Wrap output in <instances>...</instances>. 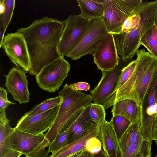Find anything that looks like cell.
Segmentation results:
<instances>
[{
	"mask_svg": "<svg viewBox=\"0 0 157 157\" xmlns=\"http://www.w3.org/2000/svg\"><path fill=\"white\" fill-rule=\"evenodd\" d=\"M62 100V98L59 95L47 99L41 103L35 106L30 111L25 113L21 118H24L44 113L60 105Z\"/></svg>",
	"mask_w": 157,
	"mask_h": 157,
	"instance_id": "obj_26",
	"label": "cell"
},
{
	"mask_svg": "<svg viewBox=\"0 0 157 157\" xmlns=\"http://www.w3.org/2000/svg\"><path fill=\"white\" fill-rule=\"evenodd\" d=\"M7 93L3 87L0 88V112L7 108L9 104L15 103L9 101L7 98Z\"/></svg>",
	"mask_w": 157,
	"mask_h": 157,
	"instance_id": "obj_32",
	"label": "cell"
},
{
	"mask_svg": "<svg viewBox=\"0 0 157 157\" xmlns=\"http://www.w3.org/2000/svg\"><path fill=\"white\" fill-rule=\"evenodd\" d=\"M109 122L112 125L119 140L131 124L129 120L119 115L113 116Z\"/></svg>",
	"mask_w": 157,
	"mask_h": 157,
	"instance_id": "obj_28",
	"label": "cell"
},
{
	"mask_svg": "<svg viewBox=\"0 0 157 157\" xmlns=\"http://www.w3.org/2000/svg\"><path fill=\"white\" fill-rule=\"evenodd\" d=\"M60 105L39 114L21 118L16 127L22 131L33 135L43 134L53 124Z\"/></svg>",
	"mask_w": 157,
	"mask_h": 157,
	"instance_id": "obj_13",
	"label": "cell"
},
{
	"mask_svg": "<svg viewBox=\"0 0 157 157\" xmlns=\"http://www.w3.org/2000/svg\"><path fill=\"white\" fill-rule=\"evenodd\" d=\"M119 157H121L120 156H119Z\"/></svg>",
	"mask_w": 157,
	"mask_h": 157,
	"instance_id": "obj_45",
	"label": "cell"
},
{
	"mask_svg": "<svg viewBox=\"0 0 157 157\" xmlns=\"http://www.w3.org/2000/svg\"><path fill=\"white\" fill-rule=\"evenodd\" d=\"M5 31L3 24L0 22V47L3 40Z\"/></svg>",
	"mask_w": 157,
	"mask_h": 157,
	"instance_id": "obj_35",
	"label": "cell"
},
{
	"mask_svg": "<svg viewBox=\"0 0 157 157\" xmlns=\"http://www.w3.org/2000/svg\"><path fill=\"white\" fill-rule=\"evenodd\" d=\"M70 69L69 62L60 57L44 67L35 76L36 83L43 90L54 93L59 90Z\"/></svg>",
	"mask_w": 157,
	"mask_h": 157,
	"instance_id": "obj_7",
	"label": "cell"
},
{
	"mask_svg": "<svg viewBox=\"0 0 157 157\" xmlns=\"http://www.w3.org/2000/svg\"><path fill=\"white\" fill-rule=\"evenodd\" d=\"M10 121L4 109L0 113V157H3L12 149L10 135L13 128L10 126Z\"/></svg>",
	"mask_w": 157,
	"mask_h": 157,
	"instance_id": "obj_20",
	"label": "cell"
},
{
	"mask_svg": "<svg viewBox=\"0 0 157 157\" xmlns=\"http://www.w3.org/2000/svg\"><path fill=\"white\" fill-rule=\"evenodd\" d=\"M94 154L89 152L86 149L83 153L78 157H94Z\"/></svg>",
	"mask_w": 157,
	"mask_h": 157,
	"instance_id": "obj_36",
	"label": "cell"
},
{
	"mask_svg": "<svg viewBox=\"0 0 157 157\" xmlns=\"http://www.w3.org/2000/svg\"><path fill=\"white\" fill-rule=\"evenodd\" d=\"M91 21L80 15H70L63 21L65 25L58 47L60 57L64 58L73 49L89 29Z\"/></svg>",
	"mask_w": 157,
	"mask_h": 157,
	"instance_id": "obj_6",
	"label": "cell"
},
{
	"mask_svg": "<svg viewBox=\"0 0 157 157\" xmlns=\"http://www.w3.org/2000/svg\"><path fill=\"white\" fill-rule=\"evenodd\" d=\"M22 154L21 153L12 149L3 157H20Z\"/></svg>",
	"mask_w": 157,
	"mask_h": 157,
	"instance_id": "obj_34",
	"label": "cell"
},
{
	"mask_svg": "<svg viewBox=\"0 0 157 157\" xmlns=\"http://www.w3.org/2000/svg\"><path fill=\"white\" fill-rule=\"evenodd\" d=\"M136 55L134 71L126 82L103 105L105 109L126 99L142 105L157 73V58L144 48L139 50Z\"/></svg>",
	"mask_w": 157,
	"mask_h": 157,
	"instance_id": "obj_2",
	"label": "cell"
},
{
	"mask_svg": "<svg viewBox=\"0 0 157 157\" xmlns=\"http://www.w3.org/2000/svg\"><path fill=\"white\" fill-rule=\"evenodd\" d=\"M16 67L26 72L31 68L30 56L23 36L16 32L8 33L4 36L0 47Z\"/></svg>",
	"mask_w": 157,
	"mask_h": 157,
	"instance_id": "obj_9",
	"label": "cell"
},
{
	"mask_svg": "<svg viewBox=\"0 0 157 157\" xmlns=\"http://www.w3.org/2000/svg\"><path fill=\"white\" fill-rule=\"evenodd\" d=\"M62 98L56 118L52 127L45 134L50 144L68 120L81 108L92 103L90 94L76 90L66 84L58 93Z\"/></svg>",
	"mask_w": 157,
	"mask_h": 157,
	"instance_id": "obj_4",
	"label": "cell"
},
{
	"mask_svg": "<svg viewBox=\"0 0 157 157\" xmlns=\"http://www.w3.org/2000/svg\"><path fill=\"white\" fill-rule=\"evenodd\" d=\"M157 120V115H156V116L155 117V121L156 120Z\"/></svg>",
	"mask_w": 157,
	"mask_h": 157,
	"instance_id": "obj_43",
	"label": "cell"
},
{
	"mask_svg": "<svg viewBox=\"0 0 157 157\" xmlns=\"http://www.w3.org/2000/svg\"><path fill=\"white\" fill-rule=\"evenodd\" d=\"M99 125H94L81 137L69 143L50 157H67L85 148L86 144L90 138L98 137Z\"/></svg>",
	"mask_w": 157,
	"mask_h": 157,
	"instance_id": "obj_17",
	"label": "cell"
},
{
	"mask_svg": "<svg viewBox=\"0 0 157 157\" xmlns=\"http://www.w3.org/2000/svg\"><path fill=\"white\" fill-rule=\"evenodd\" d=\"M85 149L86 148L67 157H78L80 155H81Z\"/></svg>",
	"mask_w": 157,
	"mask_h": 157,
	"instance_id": "obj_40",
	"label": "cell"
},
{
	"mask_svg": "<svg viewBox=\"0 0 157 157\" xmlns=\"http://www.w3.org/2000/svg\"><path fill=\"white\" fill-rule=\"evenodd\" d=\"M94 157H108L102 148L99 151L94 154Z\"/></svg>",
	"mask_w": 157,
	"mask_h": 157,
	"instance_id": "obj_38",
	"label": "cell"
},
{
	"mask_svg": "<svg viewBox=\"0 0 157 157\" xmlns=\"http://www.w3.org/2000/svg\"><path fill=\"white\" fill-rule=\"evenodd\" d=\"M14 0H4L5 10L4 13L0 15V22L2 23L6 31L10 23L15 7Z\"/></svg>",
	"mask_w": 157,
	"mask_h": 157,
	"instance_id": "obj_29",
	"label": "cell"
},
{
	"mask_svg": "<svg viewBox=\"0 0 157 157\" xmlns=\"http://www.w3.org/2000/svg\"><path fill=\"white\" fill-rule=\"evenodd\" d=\"M140 7L141 18L138 26L129 32L113 35L118 54L124 61H130L136 55L142 38L155 23L157 16V0L143 2Z\"/></svg>",
	"mask_w": 157,
	"mask_h": 157,
	"instance_id": "obj_3",
	"label": "cell"
},
{
	"mask_svg": "<svg viewBox=\"0 0 157 157\" xmlns=\"http://www.w3.org/2000/svg\"><path fill=\"white\" fill-rule=\"evenodd\" d=\"M64 25L63 21L44 16L18 29L27 45L31 75L36 76L44 67L60 57L58 47Z\"/></svg>",
	"mask_w": 157,
	"mask_h": 157,
	"instance_id": "obj_1",
	"label": "cell"
},
{
	"mask_svg": "<svg viewBox=\"0 0 157 157\" xmlns=\"http://www.w3.org/2000/svg\"><path fill=\"white\" fill-rule=\"evenodd\" d=\"M141 106L140 130L144 140L152 141L157 114V73Z\"/></svg>",
	"mask_w": 157,
	"mask_h": 157,
	"instance_id": "obj_11",
	"label": "cell"
},
{
	"mask_svg": "<svg viewBox=\"0 0 157 157\" xmlns=\"http://www.w3.org/2000/svg\"><path fill=\"white\" fill-rule=\"evenodd\" d=\"M155 141L156 144V145L157 146V139L156 140H155Z\"/></svg>",
	"mask_w": 157,
	"mask_h": 157,
	"instance_id": "obj_42",
	"label": "cell"
},
{
	"mask_svg": "<svg viewBox=\"0 0 157 157\" xmlns=\"http://www.w3.org/2000/svg\"><path fill=\"white\" fill-rule=\"evenodd\" d=\"M111 112L113 116H122L133 123L140 120L141 106L132 100L124 99L114 104Z\"/></svg>",
	"mask_w": 157,
	"mask_h": 157,
	"instance_id": "obj_18",
	"label": "cell"
},
{
	"mask_svg": "<svg viewBox=\"0 0 157 157\" xmlns=\"http://www.w3.org/2000/svg\"><path fill=\"white\" fill-rule=\"evenodd\" d=\"M120 57L118 64L113 69L102 71V76L97 86L90 91L93 102L104 105L116 92L118 80L123 68L129 63Z\"/></svg>",
	"mask_w": 157,
	"mask_h": 157,
	"instance_id": "obj_10",
	"label": "cell"
},
{
	"mask_svg": "<svg viewBox=\"0 0 157 157\" xmlns=\"http://www.w3.org/2000/svg\"><path fill=\"white\" fill-rule=\"evenodd\" d=\"M25 71L17 67H13L6 77L5 86L11 94L14 100L19 104L26 103L30 100V93L28 89V81Z\"/></svg>",
	"mask_w": 157,
	"mask_h": 157,
	"instance_id": "obj_14",
	"label": "cell"
},
{
	"mask_svg": "<svg viewBox=\"0 0 157 157\" xmlns=\"http://www.w3.org/2000/svg\"><path fill=\"white\" fill-rule=\"evenodd\" d=\"M70 132L68 129L59 133L49 145L48 149L50 152L52 154L58 151L70 143Z\"/></svg>",
	"mask_w": 157,
	"mask_h": 157,
	"instance_id": "obj_27",
	"label": "cell"
},
{
	"mask_svg": "<svg viewBox=\"0 0 157 157\" xmlns=\"http://www.w3.org/2000/svg\"><path fill=\"white\" fill-rule=\"evenodd\" d=\"M155 23L157 27V16L156 18V20H155Z\"/></svg>",
	"mask_w": 157,
	"mask_h": 157,
	"instance_id": "obj_41",
	"label": "cell"
},
{
	"mask_svg": "<svg viewBox=\"0 0 157 157\" xmlns=\"http://www.w3.org/2000/svg\"><path fill=\"white\" fill-rule=\"evenodd\" d=\"M93 56L94 63L101 71L110 70L115 67L120 57L114 36L108 33L100 41Z\"/></svg>",
	"mask_w": 157,
	"mask_h": 157,
	"instance_id": "obj_12",
	"label": "cell"
},
{
	"mask_svg": "<svg viewBox=\"0 0 157 157\" xmlns=\"http://www.w3.org/2000/svg\"><path fill=\"white\" fill-rule=\"evenodd\" d=\"M108 33L102 18L92 21L81 40L66 56L77 60L86 55H93L102 39Z\"/></svg>",
	"mask_w": 157,
	"mask_h": 157,
	"instance_id": "obj_8",
	"label": "cell"
},
{
	"mask_svg": "<svg viewBox=\"0 0 157 157\" xmlns=\"http://www.w3.org/2000/svg\"><path fill=\"white\" fill-rule=\"evenodd\" d=\"M98 138L108 157H118L119 140L112 125L105 119L99 125Z\"/></svg>",
	"mask_w": 157,
	"mask_h": 157,
	"instance_id": "obj_16",
	"label": "cell"
},
{
	"mask_svg": "<svg viewBox=\"0 0 157 157\" xmlns=\"http://www.w3.org/2000/svg\"><path fill=\"white\" fill-rule=\"evenodd\" d=\"M140 45L145 47L149 52L157 58V27L155 23L144 34Z\"/></svg>",
	"mask_w": 157,
	"mask_h": 157,
	"instance_id": "obj_25",
	"label": "cell"
},
{
	"mask_svg": "<svg viewBox=\"0 0 157 157\" xmlns=\"http://www.w3.org/2000/svg\"><path fill=\"white\" fill-rule=\"evenodd\" d=\"M136 62V60H133L123 68L118 80L116 91L123 85L131 76L135 69Z\"/></svg>",
	"mask_w": 157,
	"mask_h": 157,
	"instance_id": "obj_30",
	"label": "cell"
},
{
	"mask_svg": "<svg viewBox=\"0 0 157 157\" xmlns=\"http://www.w3.org/2000/svg\"><path fill=\"white\" fill-rule=\"evenodd\" d=\"M155 157H157V154L155 155Z\"/></svg>",
	"mask_w": 157,
	"mask_h": 157,
	"instance_id": "obj_44",
	"label": "cell"
},
{
	"mask_svg": "<svg viewBox=\"0 0 157 157\" xmlns=\"http://www.w3.org/2000/svg\"><path fill=\"white\" fill-rule=\"evenodd\" d=\"M83 113L68 128L70 132V142L83 136L95 125L87 119Z\"/></svg>",
	"mask_w": 157,
	"mask_h": 157,
	"instance_id": "obj_23",
	"label": "cell"
},
{
	"mask_svg": "<svg viewBox=\"0 0 157 157\" xmlns=\"http://www.w3.org/2000/svg\"><path fill=\"white\" fill-rule=\"evenodd\" d=\"M101 143L98 137H93L87 141L85 148L86 150L93 153L99 151L102 148Z\"/></svg>",
	"mask_w": 157,
	"mask_h": 157,
	"instance_id": "obj_31",
	"label": "cell"
},
{
	"mask_svg": "<svg viewBox=\"0 0 157 157\" xmlns=\"http://www.w3.org/2000/svg\"><path fill=\"white\" fill-rule=\"evenodd\" d=\"M105 109L103 105L92 103L85 107L83 113L88 120L99 125L105 119Z\"/></svg>",
	"mask_w": 157,
	"mask_h": 157,
	"instance_id": "obj_24",
	"label": "cell"
},
{
	"mask_svg": "<svg viewBox=\"0 0 157 157\" xmlns=\"http://www.w3.org/2000/svg\"><path fill=\"white\" fill-rule=\"evenodd\" d=\"M69 86L72 88L78 91H88L90 90V85L86 82H79L73 84H71Z\"/></svg>",
	"mask_w": 157,
	"mask_h": 157,
	"instance_id": "obj_33",
	"label": "cell"
},
{
	"mask_svg": "<svg viewBox=\"0 0 157 157\" xmlns=\"http://www.w3.org/2000/svg\"><path fill=\"white\" fill-rule=\"evenodd\" d=\"M12 149L25 157H48L50 144L45 134L35 135L22 131L16 127L10 135Z\"/></svg>",
	"mask_w": 157,
	"mask_h": 157,
	"instance_id": "obj_5",
	"label": "cell"
},
{
	"mask_svg": "<svg viewBox=\"0 0 157 157\" xmlns=\"http://www.w3.org/2000/svg\"><path fill=\"white\" fill-rule=\"evenodd\" d=\"M143 138L140 130V121L131 123L119 140L120 155L131 144Z\"/></svg>",
	"mask_w": 157,
	"mask_h": 157,
	"instance_id": "obj_21",
	"label": "cell"
},
{
	"mask_svg": "<svg viewBox=\"0 0 157 157\" xmlns=\"http://www.w3.org/2000/svg\"><path fill=\"white\" fill-rule=\"evenodd\" d=\"M132 12L119 5L115 0H105L102 19L108 33L114 35L121 33L125 21Z\"/></svg>",
	"mask_w": 157,
	"mask_h": 157,
	"instance_id": "obj_15",
	"label": "cell"
},
{
	"mask_svg": "<svg viewBox=\"0 0 157 157\" xmlns=\"http://www.w3.org/2000/svg\"><path fill=\"white\" fill-rule=\"evenodd\" d=\"M153 137L154 140L157 139V120L155 121L154 126Z\"/></svg>",
	"mask_w": 157,
	"mask_h": 157,
	"instance_id": "obj_37",
	"label": "cell"
},
{
	"mask_svg": "<svg viewBox=\"0 0 157 157\" xmlns=\"http://www.w3.org/2000/svg\"><path fill=\"white\" fill-rule=\"evenodd\" d=\"M152 141L140 139L131 145L121 157H151V148Z\"/></svg>",
	"mask_w": 157,
	"mask_h": 157,
	"instance_id": "obj_22",
	"label": "cell"
},
{
	"mask_svg": "<svg viewBox=\"0 0 157 157\" xmlns=\"http://www.w3.org/2000/svg\"><path fill=\"white\" fill-rule=\"evenodd\" d=\"M82 17L91 21L103 16L105 0H77Z\"/></svg>",
	"mask_w": 157,
	"mask_h": 157,
	"instance_id": "obj_19",
	"label": "cell"
},
{
	"mask_svg": "<svg viewBox=\"0 0 157 157\" xmlns=\"http://www.w3.org/2000/svg\"><path fill=\"white\" fill-rule=\"evenodd\" d=\"M5 10V6L4 3V0L0 1V15L2 14Z\"/></svg>",
	"mask_w": 157,
	"mask_h": 157,
	"instance_id": "obj_39",
	"label": "cell"
}]
</instances>
